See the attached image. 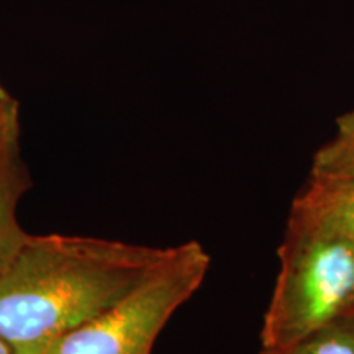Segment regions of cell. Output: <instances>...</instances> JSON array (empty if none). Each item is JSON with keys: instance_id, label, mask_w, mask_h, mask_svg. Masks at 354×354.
Listing matches in <instances>:
<instances>
[{"instance_id": "3957f363", "label": "cell", "mask_w": 354, "mask_h": 354, "mask_svg": "<svg viewBox=\"0 0 354 354\" xmlns=\"http://www.w3.org/2000/svg\"><path fill=\"white\" fill-rule=\"evenodd\" d=\"M210 263L198 241L172 246L167 258L135 289L59 336L43 354H151L176 310L201 289Z\"/></svg>"}, {"instance_id": "ba28073f", "label": "cell", "mask_w": 354, "mask_h": 354, "mask_svg": "<svg viewBox=\"0 0 354 354\" xmlns=\"http://www.w3.org/2000/svg\"><path fill=\"white\" fill-rule=\"evenodd\" d=\"M13 117H19V104L13 99L10 92L0 82V125L10 120Z\"/></svg>"}, {"instance_id": "5b68a950", "label": "cell", "mask_w": 354, "mask_h": 354, "mask_svg": "<svg viewBox=\"0 0 354 354\" xmlns=\"http://www.w3.org/2000/svg\"><path fill=\"white\" fill-rule=\"evenodd\" d=\"M295 201L320 214L354 243V179L310 174Z\"/></svg>"}, {"instance_id": "6da1fadb", "label": "cell", "mask_w": 354, "mask_h": 354, "mask_svg": "<svg viewBox=\"0 0 354 354\" xmlns=\"http://www.w3.org/2000/svg\"><path fill=\"white\" fill-rule=\"evenodd\" d=\"M169 251L104 238L28 234L0 271V338L13 354H43L135 289Z\"/></svg>"}, {"instance_id": "8992f818", "label": "cell", "mask_w": 354, "mask_h": 354, "mask_svg": "<svg viewBox=\"0 0 354 354\" xmlns=\"http://www.w3.org/2000/svg\"><path fill=\"white\" fill-rule=\"evenodd\" d=\"M259 354H354V312L335 318L297 342Z\"/></svg>"}, {"instance_id": "9c48e42d", "label": "cell", "mask_w": 354, "mask_h": 354, "mask_svg": "<svg viewBox=\"0 0 354 354\" xmlns=\"http://www.w3.org/2000/svg\"><path fill=\"white\" fill-rule=\"evenodd\" d=\"M0 354H13L12 348L8 346V343L3 338H0Z\"/></svg>"}, {"instance_id": "52a82bcc", "label": "cell", "mask_w": 354, "mask_h": 354, "mask_svg": "<svg viewBox=\"0 0 354 354\" xmlns=\"http://www.w3.org/2000/svg\"><path fill=\"white\" fill-rule=\"evenodd\" d=\"M310 174L354 179V109L338 117L335 136L313 154Z\"/></svg>"}, {"instance_id": "7a4b0ae2", "label": "cell", "mask_w": 354, "mask_h": 354, "mask_svg": "<svg viewBox=\"0 0 354 354\" xmlns=\"http://www.w3.org/2000/svg\"><path fill=\"white\" fill-rule=\"evenodd\" d=\"M279 264L261 349L287 346L354 312V243L295 198L279 246Z\"/></svg>"}, {"instance_id": "277c9868", "label": "cell", "mask_w": 354, "mask_h": 354, "mask_svg": "<svg viewBox=\"0 0 354 354\" xmlns=\"http://www.w3.org/2000/svg\"><path fill=\"white\" fill-rule=\"evenodd\" d=\"M28 185L20 156V123L13 117L0 125V271L28 236L17 218L19 201Z\"/></svg>"}]
</instances>
